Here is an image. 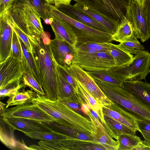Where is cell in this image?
<instances>
[{"label":"cell","instance_id":"obj_27","mask_svg":"<svg viewBox=\"0 0 150 150\" xmlns=\"http://www.w3.org/2000/svg\"><path fill=\"white\" fill-rule=\"evenodd\" d=\"M110 42L102 43L88 42L77 44L76 47V57L100 52H108Z\"/></svg>","mask_w":150,"mask_h":150},{"label":"cell","instance_id":"obj_6","mask_svg":"<svg viewBox=\"0 0 150 150\" xmlns=\"http://www.w3.org/2000/svg\"><path fill=\"white\" fill-rule=\"evenodd\" d=\"M118 26L127 14L129 6L120 0H73Z\"/></svg>","mask_w":150,"mask_h":150},{"label":"cell","instance_id":"obj_29","mask_svg":"<svg viewBox=\"0 0 150 150\" xmlns=\"http://www.w3.org/2000/svg\"><path fill=\"white\" fill-rule=\"evenodd\" d=\"M36 95L37 93L35 92L30 90L19 91L9 97L6 102V108L25 103L31 101Z\"/></svg>","mask_w":150,"mask_h":150},{"label":"cell","instance_id":"obj_3","mask_svg":"<svg viewBox=\"0 0 150 150\" xmlns=\"http://www.w3.org/2000/svg\"><path fill=\"white\" fill-rule=\"evenodd\" d=\"M94 81L105 95L137 119L150 121V106L122 86L95 79Z\"/></svg>","mask_w":150,"mask_h":150},{"label":"cell","instance_id":"obj_17","mask_svg":"<svg viewBox=\"0 0 150 150\" xmlns=\"http://www.w3.org/2000/svg\"><path fill=\"white\" fill-rule=\"evenodd\" d=\"M50 16L53 19L50 25L55 38L64 40L76 47L77 43V38L70 25L61 18L50 13Z\"/></svg>","mask_w":150,"mask_h":150},{"label":"cell","instance_id":"obj_11","mask_svg":"<svg viewBox=\"0 0 150 150\" xmlns=\"http://www.w3.org/2000/svg\"><path fill=\"white\" fill-rule=\"evenodd\" d=\"M23 72L21 61L9 56L0 63V89L23 79Z\"/></svg>","mask_w":150,"mask_h":150},{"label":"cell","instance_id":"obj_26","mask_svg":"<svg viewBox=\"0 0 150 150\" xmlns=\"http://www.w3.org/2000/svg\"><path fill=\"white\" fill-rule=\"evenodd\" d=\"M108 52L114 59L117 67H126L133 61V55L119 47L117 45L110 42Z\"/></svg>","mask_w":150,"mask_h":150},{"label":"cell","instance_id":"obj_13","mask_svg":"<svg viewBox=\"0 0 150 150\" xmlns=\"http://www.w3.org/2000/svg\"><path fill=\"white\" fill-rule=\"evenodd\" d=\"M50 45L56 63L65 68L69 67L76 56V47L64 40L56 38L51 40Z\"/></svg>","mask_w":150,"mask_h":150},{"label":"cell","instance_id":"obj_42","mask_svg":"<svg viewBox=\"0 0 150 150\" xmlns=\"http://www.w3.org/2000/svg\"><path fill=\"white\" fill-rule=\"evenodd\" d=\"M49 4L53 5L57 7L63 5H68L70 4L73 0H45Z\"/></svg>","mask_w":150,"mask_h":150},{"label":"cell","instance_id":"obj_20","mask_svg":"<svg viewBox=\"0 0 150 150\" xmlns=\"http://www.w3.org/2000/svg\"><path fill=\"white\" fill-rule=\"evenodd\" d=\"M57 100L78 104L74 88L61 74L57 68Z\"/></svg>","mask_w":150,"mask_h":150},{"label":"cell","instance_id":"obj_34","mask_svg":"<svg viewBox=\"0 0 150 150\" xmlns=\"http://www.w3.org/2000/svg\"><path fill=\"white\" fill-rule=\"evenodd\" d=\"M86 71L93 79L122 86L123 83L110 74L107 70Z\"/></svg>","mask_w":150,"mask_h":150},{"label":"cell","instance_id":"obj_36","mask_svg":"<svg viewBox=\"0 0 150 150\" xmlns=\"http://www.w3.org/2000/svg\"><path fill=\"white\" fill-rule=\"evenodd\" d=\"M22 80L23 79H22L16 80L8 85L4 88L0 89V98L9 97L20 91L25 86L23 82L21 83Z\"/></svg>","mask_w":150,"mask_h":150},{"label":"cell","instance_id":"obj_39","mask_svg":"<svg viewBox=\"0 0 150 150\" xmlns=\"http://www.w3.org/2000/svg\"><path fill=\"white\" fill-rule=\"evenodd\" d=\"M57 67L61 74L73 88L75 93L77 89L76 84L74 79L71 76L67 68L58 65L57 63Z\"/></svg>","mask_w":150,"mask_h":150},{"label":"cell","instance_id":"obj_2","mask_svg":"<svg viewBox=\"0 0 150 150\" xmlns=\"http://www.w3.org/2000/svg\"><path fill=\"white\" fill-rule=\"evenodd\" d=\"M31 102L55 120L59 124L93 136L95 131L89 118L77 112L59 100H52L37 94Z\"/></svg>","mask_w":150,"mask_h":150},{"label":"cell","instance_id":"obj_9","mask_svg":"<svg viewBox=\"0 0 150 150\" xmlns=\"http://www.w3.org/2000/svg\"><path fill=\"white\" fill-rule=\"evenodd\" d=\"M1 117H20L41 122H50L55 120L30 101L24 104L6 108Z\"/></svg>","mask_w":150,"mask_h":150},{"label":"cell","instance_id":"obj_28","mask_svg":"<svg viewBox=\"0 0 150 150\" xmlns=\"http://www.w3.org/2000/svg\"><path fill=\"white\" fill-rule=\"evenodd\" d=\"M70 5L74 9L89 16L101 24L112 35L116 31L118 26L99 14L90 10L87 7L81 6L76 3Z\"/></svg>","mask_w":150,"mask_h":150},{"label":"cell","instance_id":"obj_5","mask_svg":"<svg viewBox=\"0 0 150 150\" xmlns=\"http://www.w3.org/2000/svg\"><path fill=\"white\" fill-rule=\"evenodd\" d=\"M50 13L67 23L77 39V44L88 42H110L113 41L111 33L104 32L85 25L68 16L53 5L49 4Z\"/></svg>","mask_w":150,"mask_h":150},{"label":"cell","instance_id":"obj_50","mask_svg":"<svg viewBox=\"0 0 150 150\" xmlns=\"http://www.w3.org/2000/svg\"><path fill=\"white\" fill-rule=\"evenodd\" d=\"M149 147H150V142H149Z\"/></svg>","mask_w":150,"mask_h":150},{"label":"cell","instance_id":"obj_19","mask_svg":"<svg viewBox=\"0 0 150 150\" xmlns=\"http://www.w3.org/2000/svg\"><path fill=\"white\" fill-rule=\"evenodd\" d=\"M70 4L62 5L57 7L60 11L75 20L97 29L110 33L101 24L89 16L74 9Z\"/></svg>","mask_w":150,"mask_h":150},{"label":"cell","instance_id":"obj_40","mask_svg":"<svg viewBox=\"0 0 150 150\" xmlns=\"http://www.w3.org/2000/svg\"><path fill=\"white\" fill-rule=\"evenodd\" d=\"M143 6L146 16L150 35V0H145Z\"/></svg>","mask_w":150,"mask_h":150},{"label":"cell","instance_id":"obj_30","mask_svg":"<svg viewBox=\"0 0 150 150\" xmlns=\"http://www.w3.org/2000/svg\"><path fill=\"white\" fill-rule=\"evenodd\" d=\"M105 120L114 134L118 137L124 134L136 135V130L104 115Z\"/></svg>","mask_w":150,"mask_h":150},{"label":"cell","instance_id":"obj_43","mask_svg":"<svg viewBox=\"0 0 150 150\" xmlns=\"http://www.w3.org/2000/svg\"><path fill=\"white\" fill-rule=\"evenodd\" d=\"M60 101L77 112L81 114V112H83L81 110V106L78 104L72 102L65 101Z\"/></svg>","mask_w":150,"mask_h":150},{"label":"cell","instance_id":"obj_12","mask_svg":"<svg viewBox=\"0 0 150 150\" xmlns=\"http://www.w3.org/2000/svg\"><path fill=\"white\" fill-rule=\"evenodd\" d=\"M132 62L125 67L129 80L138 81L145 79L149 73L150 67V53L145 50L134 54Z\"/></svg>","mask_w":150,"mask_h":150},{"label":"cell","instance_id":"obj_8","mask_svg":"<svg viewBox=\"0 0 150 150\" xmlns=\"http://www.w3.org/2000/svg\"><path fill=\"white\" fill-rule=\"evenodd\" d=\"M87 71L108 70L116 66L108 52H100L75 57L72 63Z\"/></svg>","mask_w":150,"mask_h":150},{"label":"cell","instance_id":"obj_32","mask_svg":"<svg viewBox=\"0 0 150 150\" xmlns=\"http://www.w3.org/2000/svg\"><path fill=\"white\" fill-rule=\"evenodd\" d=\"M119 144L118 150H132L142 140L135 135L124 134L118 137Z\"/></svg>","mask_w":150,"mask_h":150},{"label":"cell","instance_id":"obj_45","mask_svg":"<svg viewBox=\"0 0 150 150\" xmlns=\"http://www.w3.org/2000/svg\"><path fill=\"white\" fill-rule=\"evenodd\" d=\"M6 104H5L1 101L0 103V115L2 114L6 109Z\"/></svg>","mask_w":150,"mask_h":150},{"label":"cell","instance_id":"obj_7","mask_svg":"<svg viewBox=\"0 0 150 150\" xmlns=\"http://www.w3.org/2000/svg\"><path fill=\"white\" fill-rule=\"evenodd\" d=\"M66 68L72 77L82 83L102 107H110L114 103L105 95L85 70L73 63Z\"/></svg>","mask_w":150,"mask_h":150},{"label":"cell","instance_id":"obj_10","mask_svg":"<svg viewBox=\"0 0 150 150\" xmlns=\"http://www.w3.org/2000/svg\"><path fill=\"white\" fill-rule=\"evenodd\" d=\"M129 11L134 34L144 42L149 39L150 35L143 5L133 0L129 6Z\"/></svg>","mask_w":150,"mask_h":150},{"label":"cell","instance_id":"obj_37","mask_svg":"<svg viewBox=\"0 0 150 150\" xmlns=\"http://www.w3.org/2000/svg\"><path fill=\"white\" fill-rule=\"evenodd\" d=\"M11 56L20 60L21 61L22 59V51L21 46L18 36L13 29Z\"/></svg>","mask_w":150,"mask_h":150},{"label":"cell","instance_id":"obj_35","mask_svg":"<svg viewBox=\"0 0 150 150\" xmlns=\"http://www.w3.org/2000/svg\"><path fill=\"white\" fill-rule=\"evenodd\" d=\"M23 81L25 86L29 87L37 94L41 96L46 95L42 86L32 76L28 73L23 72Z\"/></svg>","mask_w":150,"mask_h":150},{"label":"cell","instance_id":"obj_24","mask_svg":"<svg viewBox=\"0 0 150 150\" xmlns=\"http://www.w3.org/2000/svg\"><path fill=\"white\" fill-rule=\"evenodd\" d=\"M18 38L22 51V58L21 62L23 71L31 74L41 85L40 77L35 66L32 55L28 51L22 40L19 37Z\"/></svg>","mask_w":150,"mask_h":150},{"label":"cell","instance_id":"obj_22","mask_svg":"<svg viewBox=\"0 0 150 150\" xmlns=\"http://www.w3.org/2000/svg\"><path fill=\"white\" fill-rule=\"evenodd\" d=\"M77 86L76 93L78 94L82 98L84 103L87 104L91 109L98 114L101 123H106L103 112L102 107L84 86L79 81L74 79Z\"/></svg>","mask_w":150,"mask_h":150},{"label":"cell","instance_id":"obj_4","mask_svg":"<svg viewBox=\"0 0 150 150\" xmlns=\"http://www.w3.org/2000/svg\"><path fill=\"white\" fill-rule=\"evenodd\" d=\"M8 10L17 26L29 38L40 36L44 32L40 16L32 6L13 4Z\"/></svg>","mask_w":150,"mask_h":150},{"label":"cell","instance_id":"obj_15","mask_svg":"<svg viewBox=\"0 0 150 150\" xmlns=\"http://www.w3.org/2000/svg\"><path fill=\"white\" fill-rule=\"evenodd\" d=\"M13 31L4 14H0V63L11 56Z\"/></svg>","mask_w":150,"mask_h":150},{"label":"cell","instance_id":"obj_46","mask_svg":"<svg viewBox=\"0 0 150 150\" xmlns=\"http://www.w3.org/2000/svg\"><path fill=\"white\" fill-rule=\"evenodd\" d=\"M127 5H130L132 3L133 0H120Z\"/></svg>","mask_w":150,"mask_h":150},{"label":"cell","instance_id":"obj_44","mask_svg":"<svg viewBox=\"0 0 150 150\" xmlns=\"http://www.w3.org/2000/svg\"><path fill=\"white\" fill-rule=\"evenodd\" d=\"M150 150L149 142L145 140L142 141L132 149V150Z\"/></svg>","mask_w":150,"mask_h":150},{"label":"cell","instance_id":"obj_49","mask_svg":"<svg viewBox=\"0 0 150 150\" xmlns=\"http://www.w3.org/2000/svg\"><path fill=\"white\" fill-rule=\"evenodd\" d=\"M149 73H150V67L149 69Z\"/></svg>","mask_w":150,"mask_h":150},{"label":"cell","instance_id":"obj_18","mask_svg":"<svg viewBox=\"0 0 150 150\" xmlns=\"http://www.w3.org/2000/svg\"><path fill=\"white\" fill-rule=\"evenodd\" d=\"M90 111L87 113L94 127V139L103 145L107 150H118L119 144L118 140L112 138L100 122L91 115Z\"/></svg>","mask_w":150,"mask_h":150},{"label":"cell","instance_id":"obj_47","mask_svg":"<svg viewBox=\"0 0 150 150\" xmlns=\"http://www.w3.org/2000/svg\"><path fill=\"white\" fill-rule=\"evenodd\" d=\"M137 2L140 5H143L145 0H133Z\"/></svg>","mask_w":150,"mask_h":150},{"label":"cell","instance_id":"obj_23","mask_svg":"<svg viewBox=\"0 0 150 150\" xmlns=\"http://www.w3.org/2000/svg\"><path fill=\"white\" fill-rule=\"evenodd\" d=\"M134 35L129 8L125 18L118 25L115 33L112 35L113 41L120 43L127 40Z\"/></svg>","mask_w":150,"mask_h":150},{"label":"cell","instance_id":"obj_16","mask_svg":"<svg viewBox=\"0 0 150 150\" xmlns=\"http://www.w3.org/2000/svg\"><path fill=\"white\" fill-rule=\"evenodd\" d=\"M102 109L104 115L139 131L136 117L117 104L114 103L110 107H103Z\"/></svg>","mask_w":150,"mask_h":150},{"label":"cell","instance_id":"obj_1","mask_svg":"<svg viewBox=\"0 0 150 150\" xmlns=\"http://www.w3.org/2000/svg\"><path fill=\"white\" fill-rule=\"evenodd\" d=\"M50 35L44 32L41 36L29 38L32 55L41 80V85L47 98H57V63L50 46Z\"/></svg>","mask_w":150,"mask_h":150},{"label":"cell","instance_id":"obj_38","mask_svg":"<svg viewBox=\"0 0 150 150\" xmlns=\"http://www.w3.org/2000/svg\"><path fill=\"white\" fill-rule=\"evenodd\" d=\"M139 131L142 134L145 140L150 142V121L136 119Z\"/></svg>","mask_w":150,"mask_h":150},{"label":"cell","instance_id":"obj_41","mask_svg":"<svg viewBox=\"0 0 150 150\" xmlns=\"http://www.w3.org/2000/svg\"><path fill=\"white\" fill-rule=\"evenodd\" d=\"M14 0H0V14L11 7Z\"/></svg>","mask_w":150,"mask_h":150},{"label":"cell","instance_id":"obj_31","mask_svg":"<svg viewBox=\"0 0 150 150\" xmlns=\"http://www.w3.org/2000/svg\"><path fill=\"white\" fill-rule=\"evenodd\" d=\"M26 136L32 139L45 141H51L67 138L70 136L54 132H33L24 133Z\"/></svg>","mask_w":150,"mask_h":150},{"label":"cell","instance_id":"obj_48","mask_svg":"<svg viewBox=\"0 0 150 150\" xmlns=\"http://www.w3.org/2000/svg\"><path fill=\"white\" fill-rule=\"evenodd\" d=\"M145 84L150 91V84L149 83L145 82Z\"/></svg>","mask_w":150,"mask_h":150},{"label":"cell","instance_id":"obj_25","mask_svg":"<svg viewBox=\"0 0 150 150\" xmlns=\"http://www.w3.org/2000/svg\"><path fill=\"white\" fill-rule=\"evenodd\" d=\"M16 3L27 4L32 6L46 24L51 25L52 23L53 19L50 16V4L45 0H14L12 4Z\"/></svg>","mask_w":150,"mask_h":150},{"label":"cell","instance_id":"obj_33","mask_svg":"<svg viewBox=\"0 0 150 150\" xmlns=\"http://www.w3.org/2000/svg\"><path fill=\"white\" fill-rule=\"evenodd\" d=\"M117 45L132 55L145 50L144 47L140 43L134 35L127 40L120 43Z\"/></svg>","mask_w":150,"mask_h":150},{"label":"cell","instance_id":"obj_21","mask_svg":"<svg viewBox=\"0 0 150 150\" xmlns=\"http://www.w3.org/2000/svg\"><path fill=\"white\" fill-rule=\"evenodd\" d=\"M122 86L127 91L135 95L150 106V91L145 82L141 80H126L123 82Z\"/></svg>","mask_w":150,"mask_h":150},{"label":"cell","instance_id":"obj_14","mask_svg":"<svg viewBox=\"0 0 150 150\" xmlns=\"http://www.w3.org/2000/svg\"><path fill=\"white\" fill-rule=\"evenodd\" d=\"M1 118L13 130H17L24 134L33 132H52L42 122L38 121L20 117H1Z\"/></svg>","mask_w":150,"mask_h":150}]
</instances>
